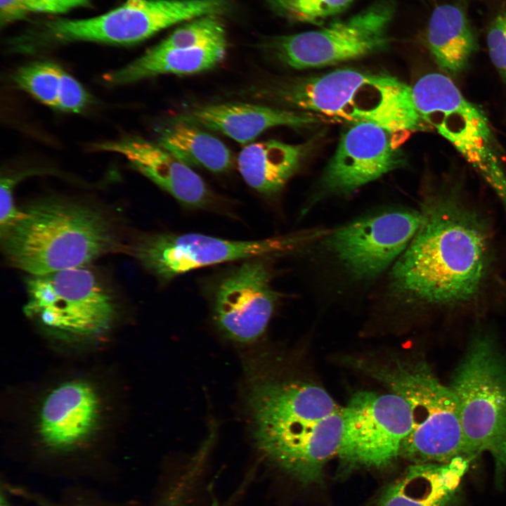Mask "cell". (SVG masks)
Returning <instances> with one entry per match:
<instances>
[{
  "label": "cell",
  "instance_id": "cell-1",
  "mask_svg": "<svg viewBox=\"0 0 506 506\" xmlns=\"http://www.w3.org/2000/svg\"><path fill=\"white\" fill-rule=\"evenodd\" d=\"M421 213L418 230L391 268L389 292L411 306L472 301L489 266V235L482 219L449 188L427 197Z\"/></svg>",
  "mask_w": 506,
  "mask_h": 506
},
{
  "label": "cell",
  "instance_id": "cell-2",
  "mask_svg": "<svg viewBox=\"0 0 506 506\" xmlns=\"http://www.w3.org/2000/svg\"><path fill=\"white\" fill-rule=\"evenodd\" d=\"M249 399L264 454L302 484H321L340 446L342 408L323 388L301 382H259Z\"/></svg>",
  "mask_w": 506,
  "mask_h": 506
},
{
  "label": "cell",
  "instance_id": "cell-3",
  "mask_svg": "<svg viewBox=\"0 0 506 506\" xmlns=\"http://www.w3.org/2000/svg\"><path fill=\"white\" fill-rule=\"evenodd\" d=\"M1 238L7 261L29 275L89 266L119 246L112 221L101 209L62 199L19 208Z\"/></svg>",
  "mask_w": 506,
  "mask_h": 506
},
{
  "label": "cell",
  "instance_id": "cell-4",
  "mask_svg": "<svg viewBox=\"0 0 506 506\" xmlns=\"http://www.w3.org/2000/svg\"><path fill=\"white\" fill-rule=\"evenodd\" d=\"M349 361L409 404L413 427L400 456L413 464H446L458 458H474L465 440L455 394L426 362L394 355Z\"/></svg>",
  "mask_w": 506,
  "mask_h": 506
},
{
  "label": "cell",
  "instance_id": "cell-5",
  "mask_svg": "<svg viewBox=\"0 0 506 506\" xmlns=\"http://www.w3.org/2000/svg\"><path fill=\"white\" fill-rule=\"evenodd\" d=\"M448 386L467 445L474 457L490 454L500 484L506 474V351L495 337L472 335Z\"/></svg>",
  "mask_w": 506,
  "mask_h": 506
},
{
  "label": "cell",
  "instance_id": "cell-6",
  "mask_svg": "<svg viewBox=\"0 0 506 506\" xmlns=\"http://www.w3.org/2000/svg\"><path fill=\"white\" fill-rule=\"evenodd\" d=\"M412 89L423 119L488 184L506 209V171L484 112L467 100L446 74H424Z\"/></svg>",
  "mask_w": 506,
  "mask_h": 506
},
{
  "label": "cell",
  "instance_id": "cell-7",
  "mask_svg": "<svg viewBox=\"0 0 506 506\" xmlns=\"http://www.w3.org/2000/svg\"><path fill=\"white\" fill-rule=\"evenodd\" d=\"M223 0H127L103 15L46 22L42 30L22 40L26 52L56 44L93 41L131 45L176 23L226 10Z\"/></svg>",
  "mask_w": 506,
  "mask_h": 506
},
{
  "label": "cell",
  "instance_id": "cell-8",
  "mask_svg": "<svg viewBox=\"0 0 506 506\" xmlns=\"http://www.w3.org/2000/svg\"><path fill=\"white\" fill-rule=\"evenodd\" d=\"M25 313L57 332L93 336L106 332L117 313V301L107 283L89 266L26 280Z\"/></svg>",
  "mask_w": 506,
  "mask_h": 506
},
{
  "label": "cell",
  "instance_id": "cell-9",
  "mask_svg": "<svg viewBox=\"0 0 506 506\" xmlns=\"http://www.w3.org/2000/svg\"><path fill=\"white\" fill-rule=\"evenodd\" d=\"M395 0H377L358 13L318 30L275 37L265 45L293 69L320 67L387 50Z\"/></svg>",
  "mask_w": 506,
  "mask_h": 506
},
{
  "label": "cell",
  "instance_id": "cell-10",
  "mask_svg": "<svg viewBox=\"0 0 506 506\" xmlns=\"http://www.w3.org/2000/svg\"><path fill=\"white\" fill-rule=\"evenodd\" d=\"M342 417L337 455L344 473L391 466L413 427L409 404L393 392L359 391L342 408Z\"/></svg>",
  "mask_w": 506,
  "mask_h": 506
},
{
  "label": "cell",
  "instance_id": "cell-11",
  "mask_svg": "<svg viewBox=\"0 0 506 506\" xmlns=\"http://www.w3.org/2000/svg\"><path fill=\"white\" fill-rule=\"evenodd\" d=\"M297 238L228 240L202 233H155L138 238L131 254L150 273L169 282L189 271L222 263L271 257L293 249Z\"/></svg>",
  "mask_w": 506,
  "mask_h": 506
},
{
  "label": "cell",
  "instance_id": "cell-12",
  "mask_svg": "<svg viewBox=\"0 0 506 506\" xmlns=\"http://www.w3.org/2000/svg\"><path fill=\"white\" fill-rule=\"evenodd\" d=\"M421 221V212L411 209L370 214L334 231L328 247L353 279L370 280L395 263Z\"/></svg>",
  "mask_w": 506,
  "mask_h": 506
},
{
  "label": "cell",
  "instance_id": "cell-13",
  "mask_svg": "<svg viewBox=\"0 0 506 506\" xmlns=\"http://www.w3.org/2000/svg\"><path fill=\"white\" fill-rule=\"evenodd\" d=\"M381 82L382 74L345 68L280 84L261 95L320 116L368 122L378 103Z\"/></svg>",
  "mask_w": 506,
  "mask_h": 506
},
{
  "label": "cell",
  "instance_id": "cell-14",
  "mask_svg": "<svg viewBox=\"0 0 506 506\" xmlns=\"http://www.w3.org/2000/svg\"><path fill=\"white\" fill-rule=\"evenodd\" d=\"M269 259L242 261L215 286L214 320L219 330L231 339L241 343L253 342L268 326L278 299L272 285Z\"/></svg>",
  "mask_w": 506,
  "mask_h": 506
},
{
  "label": "cell",
  "instance_id": "cell-15",
  "mask_svg": "<svg viewBox=\"0 0 506 506\" xmlns=\"http://www.w3.org/2000/svg\"><path fill=\"white\" fill-rule=\"evenodd\" d=\"M350 124L320 176L324 195H349L405 164L401 134L370 122Z\"/></svg>",
  "mask_w": 506,
  "mask_h": 506
},
{
  "label": "cell",
  "instance_id": "cell-16",
  "mask_svg": "<svg viewBox=\"0 0 506 506\" xmlns=\"http://www.w3.org/2000/svg\"><path fill=\"white\" fill-rule=\"evenodd\" d=\"M100 150L123 155L141 174L191 209H219V198L191 168L158 143L138 136L96 144Z\"/></svg>",
  "mask_w": 506,
  "mask_h": 506
},
{
  "label": "cell",
  "instance_id": "cell-17",
  "mask_svg": "<svg viewBox=\"0 0 506 506\" xmlns=\"http://www.w3.org/2000/svg\"><path fill=\"white\" fill-rule=\"evenodd\" d=\"M99 415V401L88 383L72 381L53 389L42 403L39 429L41 438L56 449L73 448L93 432Z\"/></svg>",
  "mask_w": 506,
  "mask_h": 506
},
{
  "label": "cell",
  "instance_id": "cell-18",
  "mask_svg": "<svg viewBox=\"0 0 506 506\" xmlns=\"http://www.w3.org/2000/svg\"><path fill=\"white\" fill-rule=\"evenodd\" d=\"M317 115L245 103H221L196 106L177 119L219 132L247 143L271 128L304 127L321 121Z\"/></svg>",
  "mask_w": 506,
  "mask_h": 506
},
{
  "label": "cell",
  "instance_id": "cell-19",
  "mask_svg": "<svg viewBox=\"0 0 506 506\" xmlns=\"http://www.w3.org/2000/svg\"><path fill=\"white\" fill-rule=\"evenodd\" d=\"M469 462L413 464L366 506H453Z\"/></svg>",
  "mask_w": 506,
  "mask_h": 506
},
{
  "label": "cell",
  "instance_id": "cell-20",
  "mask_svg": "<svg viewBox=\"0 0 506 506\" xmlns=\"http://www.w3.org/2000/svg\"><path fill=\"white\" fill-rule=\"evenodd\" d=\"M309 148V144L276 140L252 143L239 153L238 169L249 187L262 195H272L280 191L297 171Z\"/></svg>",
  "mask_w": 506,
  "mask_h": 506
},
{
  "label": "cell",
  "instance_id": "cell-21",
  "mask_svg": "<svg viewBox=\"0 0 506 506\" xmlns=\"http://www.w3.org/2000/svg\"><path fill=\"white\" fill-rule=\"evenodd\" d=\"M227 44L190 48H160L155 46L119 70L105 75L108 84L123 85L160 74L188 75L214 68L222 62Z\"/></svg>",
  "mask_w": 506,
  "mask_h": 506
},
{
  "label": "cell",
  "instance_id": "cell-22",
  "mask_svg": "<svg viewBox=\"0 0 506 506\" xmlns=\"http://www.w3.org/2000/svg\"><path fill=\"white\" fill-rule=\"evenodd\" d=\"M426 39L436 63L448 76L462 72L478 49L476 34L465 12L455 4L435 8Z\"/></svg>",
  "mask_w": 506,
  "mask_h": 506
},
{
  "label": "cell",
  "instance_id": "cell-23",
  "mask_svg": "<svg viewBox=\"0 0 506 506\" xmlns=\"http://www.w3.org/2000/svg\"><path fill=\"white\" fill-rule=\"evenodd\" d=\"M157 143L190 167L221 173L234 166L231 151L220 139L177 118L160 129Z\"/></svg>",
  "mask_w": 506,
  "mask_h": 506
},
{
  "label": "cell",
  "instance_id": "cell-24",
  "mask_svg": "<svg viewBox=\"0 0 506 506\" xmlns=\"http://www.w3.org/2000/svg\"><path fill=\"white\" fill-rule=\"evenodd\" d=\"M65 70L48 61H39L19 68L13 81L20 89L41 103L58 109L62 77Z\"/></svg>",
  "mask_w": 506,
  "mask_h": 506
},
{
  "label": "cell",
  "instance_id": "cell-25",
  "mask_svg": "<svg viewBox=\"0 0 506 506\" xmlns=\"http://www.w3.org/2000/svg\"><path fill=\"white\" fill-rule=\"evenodd\" d=\"M217 15L195 18L175 30L156 45L160 48H190L226 44L225 30Z\"/></svg>",
  "mask_w": 506,
  "mask_h": 506
},
{
  "label": "cell",
  "instance_id": "cell-26",
  "mask_svg": "<svg viewBox=\"0 0 506 506\" xmlns=\"http://www.w3.org/2000/svg\"><path fill=\"white\" fill-rule=\"evenodd\" d=\"M279 15L294 22L322 25L346 10L354 0H267Z\"/></svg>",
  "mask_w": 506,
  "mask_h": 506
},
{
  "label": "cell",
  "instance_id": "cell-27",
  "mask_svg": "<svg viewBox=\"0 0 506 506\" xmlns=\"http://www.w3.org/2000/svg\"><path fill=\"white\" fill-rule=\"evenodd\" d=\"M91 96L84 86L65 70L62 77L58 110L79 113L90 105Z\"/></svg>",
  "mask_w": 506,
  "mask_h": 506
},
{
  "label": "cell",
  "instance_id": "cell-28",
  "mask_svg": "<svg viewBox=\"0 0 506 506\" xmlns=\"http://www.w3.org/2000/svg\"><path fill=\"white\" fill-rule=\"evenodd\" d=\"M486 41L490 58L506 82V11L500 13L492 22Z\"/></svg>",
  "mask_w": 506,
  "mask_h": 506
},
{
  "label": "cell",
  "instance_id": "cell-29",
  "mask_svg": "<svg viewBox=\"0 0 506 506\" xmlns=\"http://www.w3.org/2000/svg\"><path fill=\"white\" fill-rule=\"evenodd\" d=\"M89 0H25L28 12L63 13L86 6Z\"/></svg>",
  "mask_w": 506,
  "mask_h": 506
},
{
  "label": "cell",
  "instance_id": "cell-30",
  "mask_svg": "<svg viewBox=\"0 0 506 506\" xmlns=\"http://www.w3.org/2000/svg\"><path fill=\"white\" fill-rule=\"evenodd\" d=\"M27 13L25 0H0V17L2 26L23 18Z\"/></svg>",
  "mask_w": 506,
  "mask_h": 506
},
{
  "label": "cell",
  "instance_id": "cell-31",
  "mask_svg": "<svg viewBox=\"0 0 506 506\" xmlns=\"http://www.w3.org/2000/svg\"><path fill=\"white\" fill-rule=\"evenodd\" d=\"M0 506H9L6 499L4 498L3 494H1V496Z\"/></svg>",
  "mask_w": 506,
  "mask_h": 506
}]
</instances>
